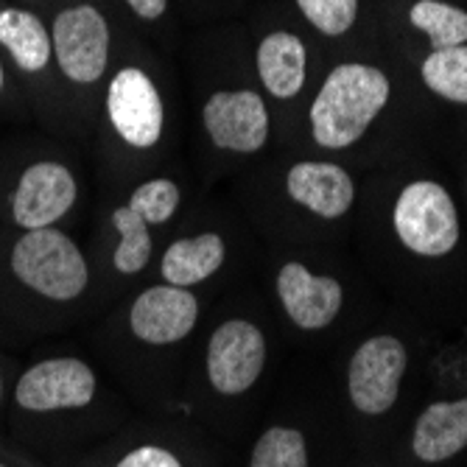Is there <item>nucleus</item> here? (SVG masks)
Segmentation results:
<instances>
[{"mask_svg":"<svg viewBox=\"0 0 467 467\" xmlns=\"http://www.w3.org/2000/svg\"><path fill=\"white\" fill-rule=\"evenodd\" d=\"M126 204H130L138 216H143L149 227H160L177 216V210L182 204V188L171 177H151L130 193Z\"/></svg>","mask_w":467,"mask_h":467,"instance_id":"23","label":"nucleus"},{"mask_svg":"<svg viewBox=\"0 0 467 467\" xmlns=\"http://www.w3.org/2000/svg\"><path fill=\"white\" fill-rule=\"evenodd\" d=\"M275 294L288 322L300 330H325L345 306V288L330 275H314L300 261H285L275 277Z\"/></svg>","mask_w":467,"mask_h":467,"instance_id":"12","label":"nucleus"},{"mask_svg":"<svg viewBox=\"0 0 467 467\" xmlns=\"http://www.w3.org/2000/svg\"><path fill=\"white\" fill-rule=\"evenodd\" d=\"M227 264V241L222 233L204 230L177 238L160 258V280L180 288H196L222 272Z\"/></svg>","mask_w":467,"mask_h":467,"instance_id":"17","label":"nucleus"},{"mask_svg":"<svg viewBox=\"0 0 467 467\" xmlns=\"http://www.w3.org/2000/svg\"><path fill=\"white\" fill-rule=\"evenodd\" d=\"M109 224L118 235V244L112 252V269L123 277L140 275L151 264V254H154L151 227L126 202L112 210Z\"/></svg>","mask_w":467,"mask_h":467,"instance_id":"19","label":"nucleus"},{"mask_svg":"<svg viewBox=\"0 0 467 467\" xmlns=\"http://www.w3.org/2000/svg\"><path fill=\"white\" fill-rule=\"evenodd\" d=\"M420 76L426 88L445 101L467 104V46L431 51L422 59Z\"/></svg>","mask_w":467,"mask_h":467,"instance_id":"22","label":"nucleus"},{"mask_svg":"<svg viewBox=\"0 0 467 467\" xmlns=\"http://www.w3.org/2000/svg\"><path fill=\"white\" fill-rule=\"evenodd\" d=\"M0 467H28L20 456H12V453H0Z\"/></svg>","mask_w":467,"mask_h":467,"instance_id":"26","label":"nucleus"},{"mask_svg":"<svg viewBox=\"0 0 467 467\" xmlns=\"http://www.w3.org/2000/svg\"><path fill=\"white\" fill-rule=\"evenodd\" d=\"M0 51L23 76H46L54 67L51 28L36 12L26 6L0 9Z\"/></svg>","mask_w":467,"mask_h":467,"instance_id":"16","label":"nucleus"},{"mask_svg":"<svg viewBox=\"0 0 467 467\" xmlns=\"http://www.w3.org/2000/svg\"><path fill=\"white\" fill-rule=\"evenodd\" d=\"M9 272L26 291L48 303H76L90 288L88 258L59 227L23 230L9 249Z\"/></svg>","mask_w":467,"mask_h":467,"instance_id":"2","label":"nucleus"},{"mask_svg":"<svg viewBox=\"0 0 467 467\" xmlns=\"http://www.w3.org/2000/svg\"><path fill=\"white\" fill-rule=\"evenodd\" d=\"M6 395H9V387H6V369H4V364H0V409H4V403H6Z\"/></svg>","mask_w":467,"mask_h":467,"instance_id":"27","label":"nucleus"},{"mask_svg":"<svg viewBox=\"0 0 467 467\" xmlns=\"http://www.w3.org/2000/svg\"><path fill=\"white\" fill-rule=\"evenodd\" d=\"M78 199L73 168L59 160H36L23 168L9 196V219L20 230L57 227Z\"/></svg>","mask_w":467,"mask_h":467,"instance_id":"11","label":"nucleus"},{"mask_svg":"<svg viewBox=\"0 0 467 467\" xmlns=\"http://www.w3.org/2000/svg\"><path fill=\"white\" fill-rule=\"evenodd\" d=\"M409 367V350L398 336L378 333L356 348L348 364V398L358 414L380 417L398 398Z\"/></svg>","mask_w":467,"mask_h":467,"instance_id":"8","label":"nucleus"},{"mask_svg":"<svg viewBox=\"0 0 467 467\" xmlns=\"http://www.w3.org/2000/svg\"><path fill=\"white\" fill-rule=\"evenodd\" d=\"M392 84L380 67L364 62L336 65L311 104V135L317 146L342 151L356 146L387 107Z\"/></svg>","mask_w":467,"mask_h":467,"instance_id":"1","label":"nucleus"},{"mask_svg":"<svg viewBox=\"0 0 467 467\" xmlns=\"http://www.w3.org/2000/svg\"><path fill=\"white\" fill-rule=\"evenodd\" d=\"M285 193L291 196V202L311 210L314 216L336 222L353 207L356 182L342 165L325 160H303L285 171Z\"/></svg>","mask_w":467,"mask_h":467,"instance_id":"13","label":"nucleus"},{"mask_svg":"<svg viewBox=\"0 0 467 467\" xmlns=\"http://www.w3.org/2000/svg\"><path fill=\"white\" fill-rule=\"evenodd\" d=\"M6 84H9V73H6L4 59H0V99H4V93H6Z\"/></svg>","mask_w":467,"mask_h":467,"instance_id":"28","label":"nucleus"},{"mask_svg":"<svg viewBox=\"0 0 467 467\" xmlns=\"http://www.w3.org/2000/svg\"><path fill=\"white\" fill-rule=\"evenodd\" d=\"M269 107L252 88H227L210 93L202 107L207 140L219 151L249 157L269 143Z\"/></svg>","mask_w":467,"mask_h":467,"instance_id":"10","label":"nucleus"},{"mask_svg":"<svg viewBox=\"0 0 467 467\" xmlns=\"http://www.w3.org/2000/svg\"><path fill=\"white\" fill-rule=\"evenodd\" d=\"M303 17L325 36H342L358 17V0H296Z\"/></svg>","mask_w":467,"mask_h":467,"instance_id":"24","label":"nucleus"},{"mask_svg":"<svg viewBox=\"0 0 467 467\" xmlns=\"http://www.w3.org/2000/svg\"><path fill=\"white\" fill-rule=\"evenodd\" d=\"M392 227L398 241L420 258H445L462 235L456 204L434 180H414L398 193Z\"/></svg>","mask_w":467,"mask_h":467,"instance_id":"7","label":"nucleus"},{"mask_svg":"<svg viewBox=\"0 0 467 467\" xmlns=\"http://www.w3.org/2000/svg\"><path fill=\"white\" fill-rule=\"evenodd\" d=\"M246 467H311L308 437L300 429L275 422L254 440Z\"/></svg>","mask_w":467,"mask_h":467,"instance_id":"21","label":"nucleus"},{"mask_svg":"<svg viewBox=\"0 0 467 467\" xmlns=\"http://www.w3.org/2000/svg\"><path fill=\"white\" fill-rule=\"evenodd\" d=\"M409 20L426 34L431 51L467 46V12L445 0H417L409 9Z\"/></svg>","mask_w":467,"mask_h":467,"instance_id":"20","label":"nucleus"},{"mask_svg":"<svg viewBox=\"0 0 467 467\" xmlns=\"http://www.w3.org/2000/svg\"><path fill=\"white\" fill-rule=\"evenodd\" d=\"M104 115L112 135L126 149H157L165 132V101L157 78L138 62L120 65L107 78Z\"/></svg>","mask_w":467,"mask_h":467,"instance_id":"6","label":"nucleus"},{"mask_svg":"<svg viewBox=\"0 0 467 467\" xmlns=\"http://www.w3.org/2000/svg\"><path fill=\"white\" fill-rule=\"evenodd\" d=\"M254 70L264 90L277 101H294L308 78L306 42L294 31H269L254 51Z\"/></svg>","mask_w":467,"mask_h":467,"instance_id":"14","label":"nucleus"},{"mask_svg":"<svg viewBox=\"0 0 467 467\" xmlns=\"http://www.w3.org/2000/svg\"><path fill=\"white\" fill-rule=\"evenodd\" d=\"M269 364V336L246 317H227L207 336L204 380L210 392L224 400L249 395Z\"/></svg>","mask_w":467,"mask_h":467,"instance_id":"4","label":"nucleus"},{"mask_svg":"<svg viewBox=\"0 0 467 467\" xmlns=\"http://www.w3.org/2000/svg\"><path fill=\"white\" fill-rule=\"evenodd\" d=\"M101 467H204V456L180 437H140L123 442Z\"/></svg>","mask_w":467,"mask_h":467,"instance_id":"18","label":"nucleus"},{"mask_svg":"<svg viewBox=\"0 0 467 467\" xmlns=\"http://www.w3.org/2000/svg\"><path fill=\"white\" fill-rule=\"evenodd\" d=\"M99 372L90 361L78 356H48L17 375L12 400L20 414L46 417L88 411L99 400Z\"/></svg>","mask_w":467,"mask_h":467,"instance_id":"5","label":"nucleus"},{"mask_svg":"<svg viewBox=\"0 0 467 467\" xmlns=\"http://www.w3.org/2000/svg\"><path fill=\"white\" fill-rule=\"evenodd\" d=\"M28 4H39V0H28Z\"/></svg>","mask_w":467,"mask_h":467,"instance_id":"29","label":"nucleus"},{"mask_svg":"<svg viewBox=\"0 0 467 467\" xmlns=\"http://www.w3.org/2000/svg\"><path fill=\"white\" fill-rule=\"evenodd\" d=\"M140 23H160L168 15V0H123Z\"/></svg>","mask_w":467,"mask_h":467,"instance_id":"25","label":"nucleus"},{"mask_svg":"<svg viewBox=\"0 0 467 467\" xmlns=\"http://www.w3.org/2000/svg\"><path fill=\"white\" fill-rule=\"evenodd\" d=\"M467 448V398L434 400L417 414L411 453L422 464H440Z\"/></svg>","mask_w":467,"mask_h":467,"instance_id":"15","label":"nucleus"},{"mask_svg":"<svg viewBox=\"0 0 467 467\" xmlns=\"http://www.w3.org/2000/svg\"><path fill=\"white\" fill-rule=\"evenodd\" d=\"M202 300L193 288L154 283L143 288L126 311V330L143 348H177L196 330Z\"/></svg>","mask_w":467,"mask_h":467,"instance_id":"9","label":"nucleus"},{"mask_svg":"<svg viewBox=\"0 0 467 467\" xmlns=\"http://www.w3.org/2000/svg\"><path fill=\"white\" fill-rule=\"evenodd\" d=\"M48 28L57 73L70 88H99L112 59V26L104 9L93 0H76L54 15Z\"/></svg>","mask_w":467,"mask_h":467,"instance_id":"3","label":"nucleus"}]
</instances>
